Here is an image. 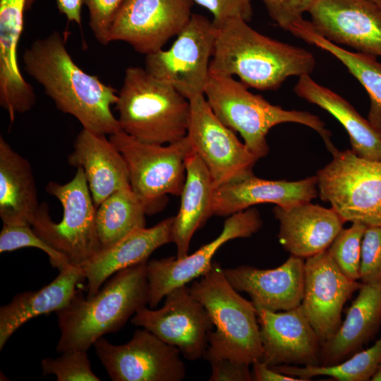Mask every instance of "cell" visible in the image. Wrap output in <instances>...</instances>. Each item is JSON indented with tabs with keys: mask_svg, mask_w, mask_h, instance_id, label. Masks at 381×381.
Here are the masks:
<instances>
[{
	"mask_svg": "<svg viewBox=\"0 0 381 381\" xmlns=\"http://www.w3.org/2000/svg\"><path fill=\"white\" fill-rule=\"evenodd\" d=\"M23 62L56 108L75 117L83 128L110 135L121 130L111 110L118 101L117 90L75 63L60 32L35 40L25 50Z\"/></svg>",
	"mask_w": 381,
	"mask_h": 381,
	"instance_id": "1",
	"label": "cell"
},
{
	"mask_svg": "<svg viewBox=\"0 0 381 381\" xmlns=\"http://www.w3.org/2000/svg\"><path fill=\"white\" fill-rule=\"evenodd\" d=\"M215 28L211 75H236L248 87L270 90L289 77L314 70L312 53L263 35L241 18L229 19Z\"/></svg>",
	"mask_w": 381,
	"mask_h": 381,
	"instance_id": "2",
	"label": "cell"
},
{
	"mask_svg": "<svg viewBox=\"0 0 381 381\" xmlns=\"http://www.w3.org/2000/svg\"><path fill=\"white\" fill-rule=\"evenodd\" d=\"M147 262L116 272L92 296L85 298L77 289L69 303L56 312L61 332L56 351H87L104 334L121 329L148 304Z\"/></svg>",
	"mask_w": 381,
	"mask_h": 381,
	"instance_id": "3",
	"label": "cell"
},
{
	"mask_svg": "<svg viewBox=\"0 0 381 381\" xmlns=\"http://www.w3.org/2000/svg\"><path fill=\"white\" fill-rule=\"evenodd\" d=\"M115 105L121 131L138 140L164 145L187 135L189 100L145 68L126 69Z\"/></svg>",
	"mask_w": 381,
	"mask_h": 381,
	"instance_id": "4",
	"label": "cell"
},
{
	"mask_svg": "<svg viewBox=\"0 0 381 381\" xmlns=\"http://www.w3.org/2000/svg\"><path fill=\"white\" fill-rule=\"evenodd\" d=\"M232 76L210 74L204 95L217 117L227 127L240 133L248 149L259 159L269 152L266 136L280 123H296L315 131L327 148L334 145L331 133L316 115L308 111L286 110L274 105Z\"/></svg>",
	"mask_w": 381,
	"mask_h": 381,
	"instance_id": "5",
	"label": "cell"
},
{
	"mask_svg": "<svg viewBox=\"0 0 381 381\" xmlns=\"http://www.w3.org/2000/svg\"><path fill=\"white\" fill-rule=\"evenodd\" d=\"M190 290L205 308L215 327L209 333L205 358L224 356L249 365L262 359L256 308L232 286L217 262H213Z\"/></svg>",
	"mask_w": 381,
	"mask_h": 381,
	"instance_id": "6",
	"label": "cell"
},
{
	"mask_svg": "<svg viewBox=\"0 0 381 381\" xmlns=\"http://www.w3.org/2000/svg\"><path fill=\"white\" fill-rule=\"evenodd\" d=\"M46 191L61 204L62 219L59 223L54 222L48 205L43 202L31 226L68 265L82 268L101 250L96 226L97 207L83 169L78 168L68 183L49 182Z\"/></svg>",
	"mask_w": 381,
	"mask_h": 381,
	"instance_id": "7",
	"label": "cell"
},
{
	"mask_svg": "<svg viewBox=\"0 0 381 381\" xmlns=\"http://www.w3.org/2000/svg\"><path fill=\"white\" fill-rule=\"evenodd\" d=\"M333 157L317 174L318 195L346 222L381 226V162L351 150L329 151Z\"/></svg>",
	"mask_w": 381,
	"mask_h": 381,
	"instance_id": "8",
	"label": "cell"
},
{
	"mask_svg": "<svg viewBox=\"0 0 381 381\" xmlns=\"http://www.w3.org/2000/svg\"><path fill=\"white\" fill-rule=\"evenodd\" d=\"M110 140L124 157L132 190L156 211L166 195L181 196L186 161L193 149L187 135L167 145L145 143L120 131Z\"/></svg>",
	"mask_w": 381,
	"mask_h": 381,
	"instance_id": "9",
	"label": "cell"
},
{
	"mask_svg": "<svg viewBox=\"0 0 381 381\" xmlns=\"http://www.w3.org/2000/svg\"><path fill=\"white\" fill-rule=\"evenodd\" d=\"M216 38L212 21L192 14L167 50L145 55V69L190 100L204 95Z\"/></svg>",
	"mask_w": 381,
	"mask_h": 381,
	"instance_id": "10",
	"label": "cell"
},
{
	"mask_svg": "<svg viewBox=\"0 0 381 381\" xmlns=\"http://www.w3.org/2000/svg\"><path fill=\"white\" fill-rule=\"evenodd\" d=\"M189 102L187 137L207 167L214 188L254 175L253 167L258 159L217 117L205 95L195 96Z\"/></svg>",
	"mask_w": 381,
	"mask_h": 381,
	"instance_id": "11",
	"label": "cell"
},
{
	"mask_svg": "<svg viewBox=\"0 0 381 381\" xmlns=\"http://www.w3.org/2000/svg\"><path fill=\"white\" fill-rule=\"evenodd\" d=\"M97 356L114 381H181L186 370L180 351L146 329L116 345L101 337L93 344Z\"/></svg>",
	"mask_w": 381,
	"mask_h": 381,
	"instance_id": "12",
	"label": "cell"
},
{
	"mask_svg": "<svg viewBox=\"0 0 381 381\" xmlns=\"http://www.w3.org/2000/svg\"><path fill=\"white\" fill-rule=\"evenodd\" d=\"M131 322L176 347L189 361L204 357L209 333L214 327L208 312L187 285L171 291L161 308L145 306L138 310Z\"/></svg>",
	"mask_w": 381,
	"mask_h": 381,
	"instance_id": "13",
	"label": "cell"
},
{
	"mask_svg": "<svg viewBox=\"0 0 381 381\" xmlns=\"http://www.w3.org/2000/svg\"><path fill=\"white\" fill-rule=\"evenodd\" d=\"M262 225L258 210L250 207L230 215L220 234L195 253L181 258L168 257L147 261L150 308H155L173 289L207 272L212 267L214 254L222 245L232 239L250 237Z\"/></svg>",
	"mask_w": 381,
	"mask_h": 381,
	"instance_id": "14",
	"label": "cell"
},
{
	"mask_svg": "<svg viewBox=\"0 0 381 381\" xmlns=\"http://www.w3.org/2000/svg\"><path fill=\"white\" fill-rule=\"evenodd\" d=\"M193 0H125L109 40L122 41L147 55L163 48L192 16Z\"/></svg>",
	"mask_w": 381,
	"mask_h": 381,
	"instance_id": "15",
	"label": "cell"
},
{
	"mask_svg": "<svg viewBox=\"0 0 381 381\" xmlns=\"http://www.w3.org/2000/svg\"><path fill=\"white\" fill-rule=\"evenodd\" d=\"M306 259L300 306L322 344L341 326L343 307L362 283L347 277L327 250Z\"/></svg>",
	"mask_w": 381,
	"mask_h": 381,
	"instance_id": "16",
	"label": "cell"
},
{
	"mask_svg": "<svg viewBox=\"0 0 381 381\" xmlns=\"http://www.w3.org/2000/svg\"><path fill=\"white\" fill-rule=\"evenodd\" d=\"M320 35L358 52L381 56V8L368 0H315L308 11Z\"/></svg>",
	"mask_w": 381,
	"mask_h": 381,
	"instance_id": "17",
	"label": "cell"
},
{
	"mask_svg": "<svg viewBox=\"0 0 381 381\" xmlns=\"http://www.w3.org/2000/svg\"><path fill=\"white\" fill-rule=\"evenodd\" d=\"M256 311L262 361L269 366L320 365L321 342L301 306L285 311Z\"/></svg>",
	"mask_w": 381,
	"mask_h": 381,
	"instance_id": "18",
	"label": "cell"
},
{
	"mask_svg": "<svg viewBox=\"0 0 381 381\" xmlns=\"http://www.w3.org/2000/svg\"><path fill=\"white\" fill-rule=\"evenodd\" d=\"M303 258L292 255L273 269L240 265L223 269L232 286L249 295L256 309L278 312L299 306L303 295Z\"/></svg>",
	"mask_w": 381,
	"mask_h": 381,
	"instance_id": "19",
	"label": "cell"
},
{
	"mask_svg": "<svg viewBox=\"0 0 381 381\" xmlns=\"http://www.w3.org/2000/svg\"><path fill=\"white\" fill-rule=\"evenodd\" d=\"M318 195L316 176L299 181L267 180L254 175L214 189L213 214L230 216L261 203L288 207L310 202Z\"/></svg>",
	"mask_w": 381,
	"mask_h": 381,
	"instance_id": "20",
	"label": "cell"
},
{
	"mask_svg": "<svg viewBox=\"0 0 381 381\" xmlns=\"http://www.w3.org/2000/svg\"><path fill=\"white\" fill-rule=\"evenodd\" d=\"M279 222L277 238L292 255L307 258L328 249L345 221L333 209L310 202L288 207L275 206Z\"/></svg>",
	"mask_w": 381,
	"mask_h": 381,
	"instance_id": "21",
	"label": "cell"
},
{
	"mask_svg": "<svg viewBox=\"0 0 381 381\" xmlns=\"http://www.w3.org/2000/svg\"><path fill=\"white\" fill-rule=\"evenodd\" d=\"M68 163L83 169L96 207L114 192L131 188L126 160L106 135L83 128Z\"/></svg>",
	"mask_w": 381,
	"mask_h": 381,
	"instance_id": "22",
	"label": "cell"
},
{
	"mask_svg": "<svg viewBox=\"0 0 381 381\" xmlns=\"http://www.w3.org/2000/svg\"><path fill=\"white\" fill-rule=\"evenodd\" d=\"M174 217L166 218L150 228L137 229L114 245L101 249L82 267L87 280V297L95 295L116 272L147 261L155 250L172 242Z\"/></svg>",
	"mask_w": 381,
	"mask_h": 381,
	"instance_id": "23",
	"label": "cell"
},
{
	"mask_svg": "<svg viewBox=\"0 0 381 381\" xmlns=\"http://www.w3.org/2000/svg\"><path fill=\"white\" fill-rule=\"evenodd\" d=\"M381 326V284H363L335 334L321 344L320 365L339 363L362 350Z\"/></svg>",
	"mask_w": 381,
	"mask_h": 381,
	"instance_id": "24",
	"label": "cell"
},
{
	"mask_svg": "<svg viewBox=\"0 0 381 381\" xmlns=\"http://www.w3.org/2000/svg\"><path fill=\"white\" fill-rule=\"evenodd\" d=\"M86 280L82 268L68 265L49 284L36 291L18 294L0 308V350L24 323L43 314L57 312L73 297L79 283Z\"/></svg>",
	"mask_w": 381,
	"mask_h": 381,
	"instance_id": "25",
	"label": "cell"
},
{
	"mask_svg": "<svg viewBox=\"0 0 381 381\" xmlns=\"http://www.w3.org/2000/svg\"><path fill=\"white\" fill-rule=\"evenodd\" d=\"M29 161L0 136V217L3 224L32 225L39 208Z\"/></svg>",
	"mask_w": 381,
	"mask_h": 381,
	"instance_id": "26",
	"label": "cell"
},
{
	"mask_svg": "<svg viewBox=\"0 0 381 381\" xmlns=\"http://www.w3.org/2000/svg\"><path fill=\"white\" fill-rule=\"evenodd\" d=\"M294 91L301 98L327 111L343 126L356 155L381 162V129L363 117L347 100L315 82L310 74L298 77Z\"/></svg>",
	"mask_w": 381,
	"mask_h": 381,
	"instance_id": "27",
	"label": "cell"
},
{
	"mask_svg": "<svg viewBox=\"0 0 381 381\" xmlns=\"http://www.w3.org/2000/svg\"><path fill=\"white\" fill-rule=\"evenodd\" d=\"M214 189L207 167L192 150L186 161V180L181 195V205L174 217L172 226V242L176 247V258L188 255L193 234L213 214Z\"/></svg>",
	"mask_w": 381,
	"mask_h": 381,
	"instance_id": "28",
	"label": "cell"
},
{
	"mask_svg": "<svg viewBox=\"0 0 381 381\" xmlns=\"http://www.w3.org/2000/svg\"><path fill=\"white\" fill-rule=\"evenodd\" d=\"M289 32L329 52L343 64L368 94L370 104L368 119L381 129V63L376 57L341 48L318 33L311 22L304 19L293 25Z\"/></svg>",
	"mask_w": 381,
	"mask_h": 381,
	"instance_id": "29",
	"label": "cell"
},
{
	"mask_svg": "<svg viewBox=\"0 0 381 381\" xmlns=\"http://www.w3.org/2000/svg\"><path fill=\"white\" fill-rule=\"evenodd\" d=\"M147 214H150L147 204L131 188L110 195L97 207L96 226L101 249L145 227Z\"/></svg>",
	"mask_w": 381,
	"mask_h": 381,
	"instance_id": "30",
	"label": "cell"
},
{
	"mask_svg": "<svg viewBox=\"0 0 381 381\" xmlns=\"http://www.w3.org/2000/svg\"><path fill=\"white\" fill-rule=\"evenodd\" d=\"M381 365V336L365 350H361L347 359L332 365H278L270 366L277 372L308 381L326 375L339 381H368Z\"/></svg>",
	"mask_w": 381,
	"mask_h": 381,
	"instance_id": "31",
	"label": "cell"
},
{
	"mask_svg": "<svg viewBox=\"0 0 381 381\" xmlns=\"http://www.w3.org/2000/svg\"><path fill=\"white\" fill-rule=\"evenodd\" d=\"M366 228L363 224L352 223L339 232L327 249L340 270L355 281L360 279L362 241Z\"/></svg>",
	"mask_w": 381,
	"mask_h": 381,
	"instance_id": "32",
	"label": "cell"
},
{
	"mask_svg": "<svg viewBox=\"0 0 381 381\" xmlns=\"http://www.w3.org/2000/svg\"><path fill=\"white\" fill-rule=\"evenodd\" d=\"M61 353L58 358H45L41 361L43 376L54 375L57 381L100 380L91 369L86 351H66Z\"/></svg>",
	"mask_w": 381,
	"mask_h": 381,
	"instance_id": "33",
	"label": "cell"
},
{
	"mask_svg": "<svg viewBox=\"0 0 381 381\" xmlns=\"http://www.w3.org/2000/svg\"><path fill=\"white\" fill-rule=\"evenodd\" d=\"M27 247L44 251L49 256L51 265L59 271L70 265L60 253L35 234L32 226L3 224L0 232V253Z\"/></svg>",
	"mask_w": 381,
	"mask_h": 381,
	"instance_id": "34",
	"label": "cell"
},
{
	"mask_svg": "<svg viewBox=\"0 0 381 381\" xmlns=\"http://www.w3.org/2000/svg\"><path fill=\"white\" fill-rule=\"evenodd\" d=\"M361 282L381 284V226H367L361 247Z\"/></svg>",
	"mask_w": 381,
	"mask_h": 381,
	"instance_id": "35",
	"label": "cell"
},
{
	"mask_svg": "<svg viewBox=\"0 0 381 381\" xmlns=\"http://www.w3.org/2000/svg\"><path fill=\"white\" fill-rule=\"evenodd\" d=\"M124 1L83 0L89 11L90 29L102 45L110 43L111 30Z\"/></svg>",
	"mask_w": 381,
	"mask_h": 381,
	"instance_id": "36",
	"label": "cell"
},
{
	"mask_svg": "<svg viewBox=\"0 0 381 381\" xmlns=\"http://www.w3.org/2000/svg\"><path fill=\"white\" fill-rule=\"evenodd\" d=\"M270 16L279 26L289 31L290 28L303 20L315 0H262Z\"/></svg>",
	"mask_w": 381,
	"mask_h": 381,
	"instance_id": "37",
	"label": "cell"
},
{
	"mask_svg": "<svg viewBox=\"0 0 381 381\" xmlns=\"http://www.w3.org/2000/svg\"><path fill=\"white\" fill-rule=\"evenodd\" d=\"M208 10L213 16L212 23L217 27L231 18L249 21L253 15L250 0H193Z\"/></svg>",
	"mask_w": 381,
	"mask_h": 381,
	"instance_id": "38",
	"label": "cell"
},
{
	"mask_svg": "<svg viewBox=\"0 0 381 381\" xmlns=\"http://www.w3.org/2000/svg\"><path fill=\"white\" fill-rule=\"evenodd\" d=\"M210 364V381H250L252 373L249 365L238 362L230 357L213 356L205 358Z\"/></svg>",
	"mask_w": 381,
	"mask_h": 381,
	"instance_id": "39",
	"label": "cell"
},
{
	"mask_svg": "<svg viewBox=\"0 0 381 381\" xmlns=\"http://www.w3.org/2000/svg\"><path fill=\"white\" fill-rule=\"evenodd\" d=\"M252 379L256 381H303L301 379L277 372L262 360L253 364Z\"/></svg>",
	"mask_w": 381,
	"mask_h": 381,
	"instance_id": "40",
	"label": "cell"
},
{
	"mask_svg": "<svg viewBox=\"0 0 381 381\" xmlns=\"http://www.w3.org/2000/svg\"><path fill=\"white\" fill-rule=\"evenodd\" d=\"M35 0H26V11L31 8ZM57 8L70 22L81 25V8L83 0H56Z\"/></svg>",
	"mask_w": 381,
	"mask_h": 381,
	"instance_id": "41",
	"label": "cell"
},
{
	"mask_svg": "<svg viewBox=\"0 0 381 381\" xmlns=\"http://www.w3.org/2000/svg\"><path fill=\"white\" fill-rule=\"evenodd\" d=\"M373 381H381V365L378 367L375 374L371 377Z\"/></svg>",
	"mask_w": 381,
	"mask_h": 381,
	"instance_id": "42",
	"label": "cell"
},
{
	"mask_svg": "<svg viewBox=\"0 0 381 381\" xmlns=\"http://www.w3.org/2000/svg\"><path fill=\"white\" fill-rule=\"evenodd\" d=\"M381 8V0H368Z\"/></svg>",
	"mask_w": 381,
	"mask_h": 381,
	"instance_id": "43",
	"label": "cell"
}]
</instances>
